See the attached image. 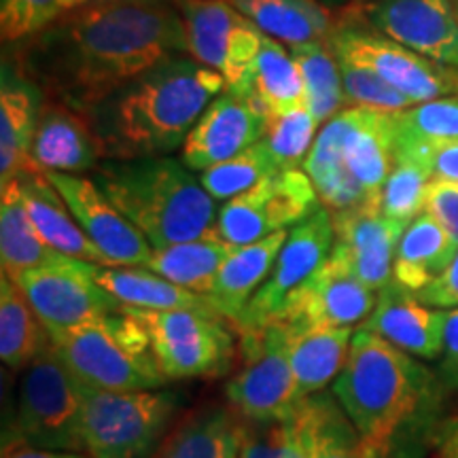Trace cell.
<instances>
[{"label": "cell", "instance_id": "obj_1", "mask_svg": "<svg viewBox=\"0 0 458 458\" xmlns=\"http://www.w3.org/2000/svg\"><path fill=\"white\" fill-rule=\"evenodd\" d=\"M179 55L189 54L174 4L89 3L30 37L21 64L41 88L85 114Z\"/></svg>", "mask_w": 458, "mask_h": 458}, {"label": "cell", "instance_id": "obj_2", "mask_svg": "<svg viewBox=\"0 0 458 458\" xmlns=\"http://www.w3.org/2000/svg\"><path fill=\"white\" fill-rule=\"evenodd\" d=\"M225 79L191 55H179L140 74L85 113L111 159L162 157L185 145Z\"/></svg>", "mask_w": 458, "mask_h": 458}, {"label": "cell", "instance_id": "obj_3", "mask_svg": "<svg viewBox=\"0 0 458 458\" xmlns=\"http://www.w3.org/2000/svg\"><path fill=\"white\" fill-rule=\"evenodd\" d=\"M331 391L376 456L388 458L435 408L437 382L408 352L360 327Z\"/></svg>", "mask_w": 458, "mask_h": 458}, {"label": "cell", "instance_id": "obj_4", "mask_svg": "<svg viewBox=\"0 0 458 458\" xmlns=\"http://www.w3.org/2000/svg\"><path fill=\"white\" fill-rule=\"evenodd\" d=\"M94 181L153 249L216 233V199L174 157L111 159Z\"/></svg>", "mask_w": 458, "mask_h": 458}, {"label": "cell", "instance_id": "obj_5", "mask_svg": "<svg viewBox=\"0 0 458 458\" xmlns=\"http://www.w3.org/2000/svg\"><path fill=\"white\" fill-rule=\"evenodd\" d=\"M51 346L83 385L105 391H153L168 385L147 331L125 310L68 329H51Z\"/></svg>", "mask_w": 458, "mask_h": 458}, {"label": "cell", "instance_id": "obj_6", "mask_svg": "<svg viewBox=\"0 0 458 458\" xmlns=\"http://www.w3.org/2000/svg\"><path fill=\"white\" fill-rule=\"evenodd\" d=\"M83 454L148 458L179 408L170 391H105L83 385Z\"/></svg>", "mask_w": 458, "mask_h": 458}, {"label": "cell", "instance_id": "obj_7", "mask_svg": "<svg viewBox=\"0 0 458 458\" xmlns=\"http://www.w3.org/2000/svg\"><path fill=\"white\" fill-rule=\"evenodd\" d=\"M9 437L43 450L83 454V386L54 346L26 368Z\"/></svg>", "mask_w": 458, "mask_h": 458}, {"label": "cell", "instance_id": "obj_8", "mask_svg": "<svg viewBox=\"0 0 458 458\" xmlns=\"http://www.w3.org/2000/svg\"><path fill=\"white\" fill-rule=\"evenodd\" d=\"M125 310L145 327L159 369L168 382L216 377L232 368L236 340L225 325L227 318L221 314L136 308Z\"/></svg>", "mask_w": 458, "mask_h": 458}, {"label": "cell", "instance_id": "obj_9", "mask_svg": "<svg viewBox=\"0 0 458 458\" xmlns=\"http://www.w3.org/2000/svg\"><path fill=\"white\" fill-rule=\"evenodd\" d=\"M244 365L227 385L232 410L244 420H286L306 399L291 368L283 329L276 323L244 331Z\"/></svg>", "mask_w": 458, "mask_h": 458}, {"label": "cell", "instance_id": "obj_10", "mask_svg": "<svg viewBox=\"0 0 458 458\" xmlns=\"http://www.w3.org/2000/svg\"><path fill=\"white\" fill-rule=\"evenodd\" d=\"M310 176L301 170H278L249 191L227 199L216 219V236L244 246L300 225L320 208Z\"/></svg>", "mask_w": 458, "mask_h": 458}, {"label": "cell", "instance_id": "obj_11", "mask_svg": "<svg viewBox=\"0 0 458 458\" xmlns=\"http://www.w3.org/2000/svg\"><path fill=\"white\" fill-rule=\"evenodd\" d=\"M327 43L342 60L380 74L414 106L445 96H458L456 66L439 64L374 30H360L348 21H342V26H335Z\"/></svg>", "mask_w": 458, "mask_h": 458}, {"label": "cell", "instance_id": "obj_12", "mask_svg": "<svg viewBox=\"0 0 458 458\" xmlns=\"http://www.w3.org/2000/svg\"><path fill=\"white\" fill-rule=\"evenodd\" d=\"M187 37V54L238 89L261 49L263 32L229 0H174Z\"/></svg>", "mask_w": 458, "mask_h": 458}, {"label": "cell", "instance_id": "obj_13", "mask_svg": "<svg viewBox=\"0 0 458 458\" xmlns=\"http://www.w3.org/2000/svg\"><path fill=\"white\" fill-rule=\"evenodd\" d=\"M344 20L363 21L416 54L458 68V15L452 0H369L348 9Z\"/></svg>", "mask_w": 458, "mask_h": 458}, {"label": "cell", "instance_id": "obj_14", "mask_svg": "<svg viewBox=\"0 0 458 458\" xmlns=\"http://www.w3.org/2000/svg\"><path fill=\"white\" fill-rule=\"evenodd\" d=\"M94 267L96 263L71 259L62 266L17 274L11 280L24 291L47 331L68 329L123 310L94 278Z\"/></svg>", "mask_w": 458, "mask_h": 458}, {"label": "cell", "instance_id": "obj_15", "mask_svg": "<svg viewBox=\"0 0 458 458\" xmlns=\"http://www.w3.org/2000/svg\"><path fill=\"white\" fill-rule=\"evenodd\" d=\"M334 242V221H331L329 210L323 206L300 225L291 227L270 276L249 301L238 323L233 325L238 334L266 327L276 317L289 293H293L297 286L306 283L327 261Z\"/></svg>", "mask_w": 458, "mask_h": 458}, {"label": "cell", "instance_id": "obj_16", "mask_svg": "<svg viewBox=\"0 0 458 458\" xmlns=\"http://www.w3.org/2000/svg\"><path fill=\"white\" fill-rule=\"evenodd\" d=\"M376 303V291L329 255L306 283L289 293L270 323L354 329L371 317Z\"/></svg>", "mask_w": 458, "mask_h": 458}, {"label": "cell", "instance_id": "obj_17", "mask_svg": "<svg viewBox=\"0 0 458 458\" xmlns=\"http://www.w3.org/2000/svg\"><path fill=\"white\" fill-rule=\"evenodd\" d=\"M88 238L108 266H145L153 246L114 206L94 179L66 172H45Z\"/></svg>", "mask_w": 458, "mask_h": 458}, {"label": "cell", "instance_id": "obj_18", "mask_svg": "<svg viewBox=\"0 0 458 458\" xmlns=\"http://www.w3.org/2000/svg\"><path fill=\"white\" fill-rule=\"evenodd\" d=\"M335 242L331 257L346 266L371 291H382L393 280L394 250L405 225L388 219L377 202L331 215Z\"/></svg>", "mask_w": 458, "mask_h": 458}, {"label": "cell", "instance_id": "obj_19", "mask_svg": "<svg viewBox=\"0 0 458 458\" xmlns=\"http://www.w3.org/2000/svg\"><path fill=\"white\" fill-rule=\"evenodd\" d=\"M266 113L244 91L225 89L206 106L202 117L189 131L181 162L204 172L227 162L263 139Z\"/></svg>", "mask_w": 458, "mask_h": 458}, {"label": "cell", "instance_id": "obj_20", "mask_svg": "<svg viewBox=\"0 0 458 458\" xmlns=\"http://www.w3.org/2000/svg\"><path fill=\"white\" fill-rule=\"evenodd\" d=\"M420 359H439L444 352L445 310H433L416 293L391 280L377 295L371 317L360 325Z\"/></svg>", "mask_w": 458, "mask_h": 458}, {"label": "cell", "instance_id": "obj_21", "mask_svg": "<svg viewBox=\"0 0 458 458\" xmlns=\"http://www.w3.org/2000/svg\"><path fill=\"white\" fill-rule=\"evenodd\" d=\"M100 157L105 153L89 119L60 100L45 102L32 142L34 164L43 172L77 174L98 168Z\"/></svg>", "mask_w": 458, "mask_h": 458}, {"label": "cell", "instance_id": "obj_22", "mask_svg": "<svg viewBox=\"0 0 458 458\" xmlns=\"http://www.w3.org/2000/svg\"><path fill=\"white\" fill-rule=\"evenodd\" d=\"M41 89L3 71L0 89V187L9 185L26 172L41 170L32 159V142L41 113Z\"/></svg>", "mask_w": 458, "mask_h": 458}, {"label": "cell", "instance_id": "obj_23", "mask_svg": "<svg viewBox=\"0 0 458 458\" xmlns=\"http://www.w3.org/2000/svg\"><path fill=\"white\" fill-rule=\"evenodd\" d=\"M21 202L37 232L54 246L57 253L72 257V259L108 266L106 257L88 238L81 225L74 221L64 198L47 179L43 170L26 172L17 179Z\"/></svg>", "mask_w": 458, "mask_h": 458}, {"label": "cell", "instance_id": "obj_24", "mask_svg": "<svg viewBox=\"0 0 458 458\" xmlns=\"http://www.w3.org/2000/svg\"><path fill=\"white\" fill-rule=\"evenodd\" d=\"M348 128H351V108H344L342 113H337L334 119L325 123V128L314 140L310 156L303 164V172L310 176L320 204L331 215L365 202H377L368 196V191L346 164L344 148H346Z\"/></svg>", "mask_w": 458, "mask_h": 458}, {"label": "cell", "instance_id": "obj_25", "mask_svg": "<svg viewBox=\"0 0 458 458\" xmlns=\"http://www.w3.org/2000/svg\"><path fill=\"white\" fill-rule=\"evenodd\" d=\"M286 352L301 397L325 391L340 376L348 360L352 329L325 325H283Z\"/></svg>", "mask_w": 458, "mask_h": 458}, {"label": "cell", "instance_id": "obj_26", "mask_svg": "<svg viewBox=\"0 0 458 458\" xmlns=\"http://www.w3.org/2000/svg\"><path fill=\"white\" fill-rule=\"evenodd\" d=\"M397 113L371 106H351V128L346 136L348 168L371 199L380 202L382 187L394 165Z\"/></svg>", "mask_w": 458, "mask_h": 458}, {"label": "cell", "instance_id": "obj_27", "mask_svg": "<svg viewBox=\"0 0 458 458\" xmlns=\"http://www.w3.org/2000/svg\"><path fill=\"white\" fill-rule=\"evenodd\" d=\"M286 236H289V229L257 240V242L236 246L232 255L223 261L208 297L232 325L238 323L249 301L270 276Z\"/></svg>", "mask_w": 458, "mask_h": 458}, {"label": "cell", "instance_id": "obj_28", "mask_svg": "<svg viewBox=\"0 0 458 458\" xmlns=\"http://www.w3.org/2000/svg\"><path fill=\"white\" fill-rule=\"evenodd\" d=\"M94 278L125 308L136 310H198L221 314L208 295L170 283L145 266H96ZM223 317V314H221Z\"/></svg>", "mask_w": 458, "mask_h": 458}, {"label": "cell", "instance_id": "obj_29", "mask_svg": "<svg viewBox=\"0 0 458 458\" xmlns=\"http://www.w3.org/2000/svg\"><path fill=\"white\" fill-rule=\"evenodd\" d=\"M71 259L57 253L37 232L21 202L17 181L0 187V263L4 276L15 278L17 274L62 266Z\"/></svg>", "mask_w": 458, "mask_h": 458}, {"label": "cell", "instance_id": "obj_30", "mask_svg": "<svg viewBox=\"0 0 458 458\" xmlns=\"http://www.w3.org/2000/svg\"><path fill=\"white\" fill-rule=\"evenodd\" d=\"M263 34L289 47L327 43L334 34V17L317 0H229Z\"/></svg>", "mask_w": 458, "mask_h": 458}, {"label": "cell", "instance_id": "obj_31", "mask_svg": "<svg viewBox=\"0 0 458 458\" xmlns=\"http://www.w3.org/2000/svg\"><path fill=\"white\" fill-rule=\"evenodd\" d=\"M266 114L289 113L306 106V85L289 47L263 34L261 49L242 88Z\"/></svg>", "mask_w": 458, "mask_h": 458}, {"label": "cell", "instance_id": "obj_32", "mask_svg": "<svg viewBox=\"0 0 458 458\" xmlns=\"http://www.w3.org/2000/svg\"><path fill=\"white\" fill-rule=\"evenodd\" d=\"M458 253L444 227L428 213H420L405 227L393 261V280L418 293L437 278Z\"/></svg>", "mask_w": 458, "mask_h": 458}, {"label": "cell", "instance_id": "obj_33", "mask_svg": "<svg viewBox=\"0 0 458 458\" xmlns=\"http://www.w3.org/2000/svg\"><path fill=\"white\" fill-rule=\"evenodd\" d=\"M236 249L219 236H204L187 242L153 249L151 257L145 263L147 270L156 272L170 283L193 291V293L208 295L213 289L216 274L223 261Z\"/></svg>", "mask_w": 458, "mask_h": 458}, {"label": "cell", "instance_id": "obj_34", "mask_svg": "<svg viewBox=\"0 0 458 458\" xmlns=\"http://www.w3.org/2000/svg\"><path fill=\"white\" fill-rule=\"evenodd\" d=\"M242 418L215 405L193 414L170 435L157 458H238Z\"/></svg>", "mask_w": 458, "mask_h": 458}, {"label": "cell", "instance_id": "obj_35", "mask_svg": "<svg viewBox=\"0 0 458 458\" xmlns=\"http://www.w3.org/2000/svg\"><path fill=\"white\" fill-rule=\"evenodd\" d=\"M51 344L49 331L24 291L9 276L0 278V357L11 369H26Z\"/></svg>", "mask_w": 458, "mask_h": 458}, {"label": "cell", "instance_id": "obj_36", "mask_svg": "<svg viewBox=\"0 0 458 458\" xmlns=\"http://www.w3.org/2000/svg\"><path fill=\"white\" fill-rule=\"evenodd\" d=\"M310 428V458H377L335 399L320 391L301 403Z\"/></svg>", "mask_w": 458, "mask_h": 458}, {"label": "cell", "instance_id": "obj_37", "mask_svg": "<svg viewBox=\"0 0 458 458\" xmlns=\"http://www.w3.org/2000/svg\"><path fill=\"white\" fill-rule=\"evenodd\" d=\"M300 66L306 85V108L318 123L329 122L344 111V94L340 62L329 43H306L289 47Z\"/></svg>", "mask_w": 458, "mask_h": 458}, {"label": "cell", "instance_id": "obj_38", "mask_svg": "<svg viewBox=\"0 0 458 458\" xmlns=\"http://www.w3.org/2000/svg\"><path fill=\"white\" fill-rule=\"evenodd\" d=\"M431 181L433 172L425 159L394 151V165L382 187V213L408 227L418 215L425 213L427 189Z\"/></svg>", "mask_w": 458, "mask_h": 458}, {"label": "cell", "instance_id": "obj_39", "mask_svg": "<svg viewBox=\"0 0 458 458\" xmlns=\"http://www.w3.org/2000/svg\"><path fill=\"white\" fill-rule=\"evenodd\" d=\"M278 170L280 165L274 159L270 147L261 139L246 151L229 157L227 162L204 170L199 174V181L215 199H232L240 193L249 191L250 187H255L257 182L267 179Z\"/></svg>", "mask_w": 458, "mask_h": 458}, {"label": "cell", "instance_id": "obj_40", "mask_svg": "<svg viewBox=\"0 0 458 458\" xmlns=\"http://www.w3.org/2000/svg\"><path fill=\"white\" fill-rule=\"evenodd\" d=\"M318 122L306 106L289 113L266 114L263 140L270 147L280 170H300L314 145Z\"/></svg>", "mask_w": 458, "mask_h": 458}, {"label": "cell", "instance_id": "obj_41", "mask_svg": "<svg viewBox=\"0 0 458 458\" xmlns=\"http://www.w3.org/2000/svg\"><path fill=\"white\" fill-rule=\"evenodd\" d=\"M89 3L91 0H0L3 41H26Z\"/></svg>", "mask_w": 458, "mask_h": 458}, {"label": "cell", "instance_id": "obj_42", "mask_svg": "<svg viewBox=\"0 0 458 458\" xmlns=\"http://www.w3.org/2000/svg\"><path fill=\"white\" fill-rule=\"evenodd\" d=\"M458 140V96H445L397 113V142Z\"/></svg>", "mask_w": 458, "mask_h": 458}, {"label": "cell", "instance_id": "obj_43", "mask_svg": "<svg viewBox=\"0 0 458 458\" xmlns=\"http://www.w3.org/2000/svg\"><path fill=\"white\" fill-rule=\"evenodd\" d=\"M337 62H340L344 94L351 105L380 108V111L388 113H401L414 106L399 89H394L391 83H386L380 74L369 71V68L352 64L342 57H337Z\"/></svg>", "mask_w": 458, "mask_h": 458}, {"label": "cell", "instance_id": "obj_44", "mask_svg": "<svg viewBox=\"0 0 458 458\" xmlns=\"http://www.w3.org/2000/svg\"><path fill=\"white\" fill-rule=\"evenodd\" d=\"M293 439V418L244 420L238 458H283Z\"/></svg>", "mask_w": 458, "mask_h": 458}, {"label": "cell", "instance_id": "obj_45", "mask_svg": "<svg viewBox=\"0 0 458 458\" xmlns=\"http://www.w3.org/2000/svg\"><path fill=\"white\" fill-rule=\"evenodd\" d=\"M394 151L425 159L433 172V179L458 182V140L410 142V145H399L397 142Z\"/></svg>", "mask_w": 458, "mask_h": 458}, {"label": "cell", "instance_id": "obj_46", "mask_svg": "<svg viewBox=\"0 0 458 458\" xmlns=\"http://www.w3.org/2000/svg\"><path fill=\"white\" fill-rule=\"evenodd\" d=\"M425 213L444 227L458 250V182L433 179L427 189Z\"/></svg>", "mask_w": 458, "mask_h": 458}, {"label": "cell", "instance_id": "obj_47", "mask_svg": "<svg viewBox=\"0 0 458 458\" xmlns=\"http://www.w3.org/2000/svg\"><path fill=\"white\" fill-rule=\"evenodd\" d=\"M425 306H437L448 310V308H458V253L452 257L448 267L433 278L425 289L416 293Z\"/></svg>", "mask_w": 458, "mask_h": 458}, {"label": "cell", "instance_id": "obj_48", "mask_svg": "<svg viewBox=\"0 0 458 458\" xmlns=\"http://www.w3.org/2000/svg\"><path fill=\"white\" fill-rule=\"evenodd\" d=\"M439 359V380L445 386L458 388V308L445 310L444 352Z\"/></svg>", "mask_w": 458, "mask_h": 458}, {"label": "cell", "instance_id": "obj_49", "mask_svg": "<svg viewBox=\"0 0 458 458\" xmlns=\"http://www.w3.org/2000/svg\"><path fill=\"white\" fill-rule=\"evenodd\" d=\"M3 458H83L79 452H60V450H43L37 445L26 444L20 437H7L4 435Z\"/></svg>", "mask_w": 458, "mask_h": 458}, {"label": "cell", "instance_id": "obj_50", "mask_svg": "<svg viewBox=\"0 0 458 458\" xmlns=\"http://www.w3.org/2000/svg\"><path fill=\"white\" fill-rule=\"evenodd\" d=\"M283 458H310V428L301 408L293 416V439Z\"/></svg>", "mask_w": 458, "mask_h": 458}, {"label": "cell", "instance_id": "obj_51", "mask_svg": "<svg viewBox=\"0 0 458 458\" xmlns=\"http://www.w3.org/2000/svg\"><path fill=\"white\" fill-rule=\"evenodd\" d=\"M435 458H458V422H452L450 427H445L442 437H439Z\"/></svg>", "mask_w": 458, "mask_h": 458}, {"label": "cell", "instance_id": "obj_52", "mask_svg": "<svg viewBox=\"0 0 458 458\" xmlns=\"http://www.w3.org/2000/svg\"><path fill=\"white\" fill-rule=\"evenodd\" d=\"M91 3L108 4V3H165V0H91ZM174 3V0H172Z\"/></svg>", "mask_w": 458, "mask_h": 458}, {"label": "cell", "instance_id": "obj_53", "mask_svg": "<svg viewBox=\"0 0 458 458\" xmlns=\"http://www.w3.org/2000/svg\"><path fill=\"white\" fill-rule=\"evenodd\" d=\"M365 3H369V0H352L351 7H359V4H365Z\"/></svg>", "mask_w": 458, "mask_h": 458}, {"label": "cell", "instance_id": "obj_54", "mask_svg": "<svg viewBox=\"0 0 458 458\" xmlns=\"http://www.w3.org/2000/svg\"><path fill=\"white\" fill-rule=\"evenodd\" d=\"M452 4H454V11H456V15H458V0H452Z\"/></svg>", "mask_w": 458, "mask_h": 458}]
</instances>
